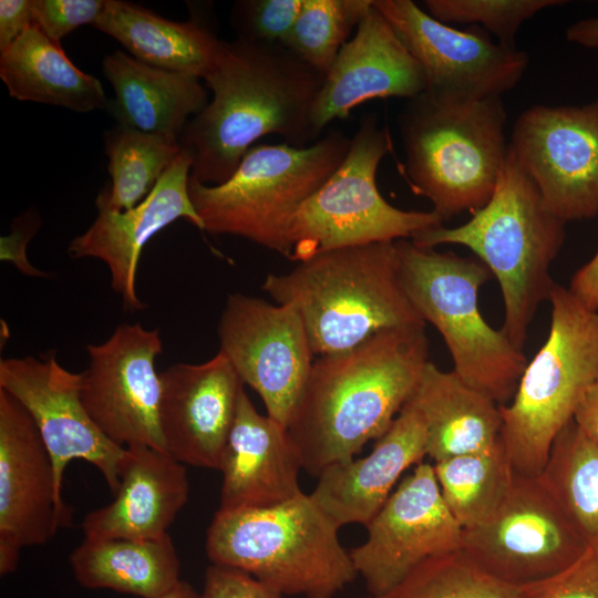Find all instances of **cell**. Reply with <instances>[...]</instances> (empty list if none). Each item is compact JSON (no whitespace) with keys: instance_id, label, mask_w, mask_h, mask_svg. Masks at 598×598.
Here are the masks:
<instances>
[{"instance_id":"cell-31","label":"cell","mask_w":598,"mask_h":598,"mask_svg":"<svg viewBox=\"0 0 598 598\" xmlns=\"http://www.w3.org/2000/svg\"><path fill=\"white\" fill-rule=\"evenodd\" d=\"M588 549L598 554V446L571 420L539 475Z\"/></svg>"},{"instance_id":"cell-26","label":"cell","mask_w":598,"mask_h":598,"mask_svg":"<svg viewBox=\"0 0 598 598\" xmlns=\"http://www.w3.org/2000/svg\"><path fill=\"white\" fill-rule=\"evenodd\" d=\"M411 399L423 417L427 456L434 463L488 451L501 442L499 405L453 370L429 361Z\"/></svg>"},{"instance_id":"cell-21","label":"cell","mask_w":598,"mask_h":598,"mask_svg":"<svg viewBox=\"0 0 598 598\" xmlns=\"http://www.w3.org/2000/svg\"><path fill=\"white\" fill-rule=\"evenodd\" d=\"M192 164V156L183 148L143 202L125 212L97 208L90 228L69 244L71 257L96 258L106 265L112 289L131 311L144 308L136 292V275L148 240L179 218L204 228L188 194Z\"/></svg>"},{"instance_id":"cell-40","label":"cell","mask_w":598,"mask_h":598,"mask_svg":"<svg viewBox=\"0 0 598 598\" xmlns=\"http://www.w3.org/2000/svg\"><path fill=\"white\" fill-rule=\"evenodd\" d=\"M31 28L32 0H0V53Z\"/></svg>"},{"instance_id":"cell-22","label":"cell","mask_w":598,"mask_h":598,"mask_svg":"<svg viewBox=\"0 0 598 598\" xmlns=\"http://www.w3.org/2000/svg\"><path fill=\"white\" fill-rule=\"evenodd\" d=\"M425 456L426 427L410 398L367 456L327 467L310 496L337 526H365L404 472Z\"/></svg>"},{"instance_id":"cell-13","label":"cell","mask_w":598,"mask_h":598,"mask_svg":"<svg viewBox=\"0 0 598 598\" xmlns=\"http://www.w3.org/2000/svg\"><path fill=\"white\" fill-rule=\"evenodd\" d=\"M507 148L556 217L567 224L598 216V100L525 110Z\"/></svg>"},{"instance_id":"cell-18","label":"cell","mask_w":598,"mask_h":598,"mask_svg":"<svg viewBox=\"0 0 598 598\" xmlns=\"http://www.w3.org/2000/svg\"><path fill=\"white\" fill-rule=\"evenodd\" d=\"M81 373L63 368L54 354L0 361V389L11 394L31 415L52 457L56 488L73 460L94 465L116 493L125 452L95 424L81 399Z\"/></svg>"},{"instance_id":"cell-24","label":"cell","mask_w":598,"mask_h":598,"mask_svg":"<svg viewBox=\"0 0 598 598\" xmlns=\"http://www.w3.org/2000/svg\"><path fill=\"white\" fill-rule=\"evenodd\" d=\"M114 499L85 515L84 538L157 539L188 498L189 484L182 463L168 453L125 447Z\"/></svg>"},{"instance_id":"cell-36","label":"cell","mask_w":598,"mask_h":598,"mask_svg":"<svg viewBox=\"0 0 598 598\" xmlns=\"http://www.w3.org/2000/svg\"><path fill=\"white\" fill-rule=\"evenodd\" d=\"M303 0H238L230 23L237 39L261 44L283 45Z\"/></svg>"},{"instance_id":"cell-1","label":"cell","mask_w":598,"mask_h":598,"mask_svg":"<svg viewBox=\"0 0 598 598\" xmlns=\"http://www.w3.org/2000/svg\"><path fill=\"white\" fill-rule=\"evenodd\" d=\"M326 75L281 44L224 42L205 76L213 99L179 136L190 177L225 183L259 138L276 134L296 147L315 140L311 113Z\"/></svg>"},{"instance_id":"cell-32","label":"cell","mask_w":598,"mask_h":598,"mask_svg":"<svg viewBox=\"0 0 598 598\" xmlns=\"http://www.w3.org/2000/svg\"><path fill=\"white\" fill-rule=\"evenodd\" d=\"M433 468L442 498L463 530L491 518L515 477L501 442L488 451L433 463Z\"/></svg>"},{"instance_id":"cell-27","label":"cell","mask_w":598,"mask_h":598,"mask_svg":"<svg viewBox=\"0 0 598 598\" xmlns=\"http://www.w3.org/2000/svg\"><path fill=\"white\" fill-rule=\"evenodd\" d=\"M93 27L145 64L199 79L213 70L225 42L197 21H172L123 0H106Z\"/></svg>"},{"instance_id":"cell-39","label":"cell","mask_w":598,"mask_h":598,"mask_svg":"<svg viewBox=\"0 0 598 598\" xmlns=\"http://www.w3.org/2000/svg\"><path fill=\"white\" fill-rule=\"evenodd\" d=\"M200 598H281L282 595L240 569L215 565L207 568Z\"/></svg>"},{"instance_id":"cell-12","label":"cell","mask_w":598,"mask_h":598,"mask_svg":"<svg viewBox=\"0 0 598 598\" xmlns=\"http://www.w3.org/2000/svg\"><path fill=\"white\" fill-rule=\"evenodd\" d=\"M421 65L426 94L457 102L502 96L523 78L528 54L494 42L478 25L453 28L411 0H373Z\"/></svg>"},{"instance_id":"cell-11","label":"cell","mask_w":598,"mask_h":598,"mask_svg":"<svg viewBox=\"0 0 598 598\" xmlns=\"http://www.w3.org/2000/svg\"><path fill=\"white\" fill-rule=\"evenodd\" d=\"M461 549L498 580L528 586L566 569L588 548L540 476L515 475L491 518L463 530Z\"/></svg>"},{"instance_id":"cell-38","label":"cell","mask_w":598,"mask_h":598,"mask_svg":"<svg viewBox=\"0 0 598 598\" xmlns=\"http://www.w3.org/2000/svg\"><path fill=\"white\" fill-rule=\"evenodd\" d=\"M524 598H598V554L587 549L566 569L526 586Z\"/></svg>"},{"instance_id":"cell-37","label":"cell","mask_w":598,"mask_h":598,"mask_svg":"<svg viewBox=\"0 0 598 598\" xmlns=\"http://www.w3.org/2000/svg\"><path fill=\"white\" fill-rule=\"evenodd\" d=\"M106 0H32L33 27L55 44L81 25L93 24Z\"/></svg>"},{"instance_id":"cell-3","label":"cell","mask_w":598,"mask_h":598,"mask_svg":"<svg viewBox=\"0 0 598 598\" xmlns=\"http://www.w3.org/2000/svg\"><path fill=\"white\" fill-rule=\"evenodd\" d=\"M565 239L566 223L544 205L536 185L508 148L491 199L470 220L456 227L440 225L411 238L425 248L461 245L477 256L501 287V330L522 351L539 306L549 300L556 283L550 266Z\"/></svg>"},{"instance_id":"cell-23","label":"cell","mask_w":598,"mask_h":598,"mask_svg":"<svg viewBox=\"0 0 598 598\" xmlns=\"http://www.w3.org/2000/svg\"><path fill=\"white\" fill-rule=\"evenodd\" d=\"M301 470L288 429L260 414L243 390L218 468L223 474L219 508L269 507L292 499L303 493Z\"/></svg>"},{"instance_id":"cell-5","label":"cell","mask_w":598,"mask_h":598,"mask_svg":"<svg viewBox=\"0 0 598 598\" xmlns=\"http://www.w3.org/2000/svg\"><path fill=\"white\" fill-rule=\"evenodd\" d=\"M506 121L502 96L457 102L422 92L406 100L398 116L402 173L442 221L491 199L507 154Z\"/></svg>"},{"instance_id":"cell-43","label":"cell","mask_w":598,"mask_h":598,"mask_svg":"<svg viewBox=\"0 0 598 598\" xmlns=\"http://www.w3.org/2000/svg\"><path fill=\"white\" fill-rule=\"evenodd\" d=\"M566 40L585 49H598V17L573 23L566 30Z\"/></svg>"},{"instance_id":"cell-2","label":"cell","mask_w":598,"mask_h":598,"mask_svg":"<svg viewBox=\"0 0 598 598\" xmlns=\"http://www.w3.org/2000/svg\"><path fill=\"white\" fill-rule=\"evenodd\" d=\"M429 361L425 326L386 329L352 349L318 357L287 426L303 470L319 476L382 436Z\"/></svg>"},{"instance_id":"cell-6","label":"cell","mask_w":598,"mask_h":598,"mask_svg":"<svg viewBox=\"0 0 598 598\" xmlns=\"http://www.w3.org/2000/svg\"><path fill=\"white\" fill-rule=\"evenodd\" d=\"M339 528L301 493L269 507L219 508L206 553L213 564L248 573L282 596L333 598L358 576Z\"/></svg>"},{"instance_id":"cell-4","label":"cell","mask_w":598,"mask_h":598,"mask_svg":"<svg viewBox=\"0 0 598 598\" xmlns=\"http://www.w3.org/2000/svg\"><path fill=\"white\" fill-rule=\"evenodd\" d=\"M261 288L297 310L317 357L386 329L426 324L401 283L395 241L318 254L287 274L267 275Z\"/></svg>"},{"instance_id":"cell-25","label":"cell","mask_w":598,"mask_h":598,"mask_svg":"<svg viewBox=\"0 0 598 598\" xmlns=\"http://www.w3.org/2000/svg\"><path fill=\"white\" fill-rule=\"evenodd\" d=\"M102 71L114 89L107 110L118 125L179 140L190 116L208 103L199 78L145 64L120 50L103 59Z\"/></svg>"},{"instance_id":"cell-33","label":"cell","mask_w":598,"mask_h":598,"mask_svg":"<svg viewBox=\"0 0 598 598\" xmlns=\"http://www.w3.org/2000/svg\"><path fill=\"white\" fill-rule=\"evenodd\" d=\"M526 586L498 580L462 549L426 559L395 586L362 598H524Z\"/></svg>"},{"instance_id":"cell-30","label":"cell","mask_w":598,"mask_h":598,"mask_svg":"<svg viewBox=\"0 0 598 598\" xmlns=\"http://www.w3.org/2000/svg\"><path fill=\"white\" fill-rule=\"evenodd\" d=\"M110 187L96 197V208L125 212L143 202L182 153L179 140L116 125L104 133Z\"/></svg>"},{"instance_id":"cell-28","label":"cell","mask_w":598,"mask_h":598,"mask_svg":"<svg viewBox=\"0 0 598 598\" xmlns=\"http://www.w3.org/2000/svg\"><path fill=\"white\" fill-rule=\"evenodd\" d=\"M76 581L141 598H162L182 579L171 536L157 539L84 538L72 551Z\"/></svg>"},{"instance_id":"cell-8","label":"cell","mask_w":598,"mask_h":598,"mask_svg":"<svg viewBox=\"0 0 598 598\" xmlns=\"http://www.w3.org/2000/svg\"><path fill=\"white\" fill-rule=\"evenodd\" d=\"M403 289L424 322L442 336L453 371L498 405L515 394L527 359L483 318L478 292L492 274L480 260L395 240Z\"/></svg>"},{"instance_id":"cell-35","label":"cell","mask_w":598,"mask_h":598,"mask_svg":"<svg viewBox=\"0 0 598 598\" xmlns=\"http://www.w3.org/2000/svg\"><path fill=\"white\" fill-rule=\"evenodd\" d=\"M567 3L565 0H425L427 13L443 23H470L515 45L522 24L539 11Z\"/></svg>"},{"instance_id":"cell-29","label":"cell","mask_w":598,"mask_h":598,"mask_svg":"<svg viewBox=\"0 0 598 598\" xmlns=\"http://www.w3.org/2000/svg\"><path fill=\"white\" fill-rule=\"evenodd\" d=\"M0 78L10 96L87 113L107 109L104 89L95 76L79 70L37 28L25 31L0 53Z\"/></svg>"},{"instance_id":"cell-14","label":"cell","mask_w":598,"mask_h":598,"mask_svg":"<svg viewBox=\"0 0 598 598\" xmlns=\"http://www.w3.org/2000/svg\"><path fill=\"white\" fill-rule=\"evenodd\" d=\"M217 333L219 352L243 383L257 392L267 415L287 427L315 361L297 310L233 293L226 300Z\"/></svg>"},{"instance_id":"cell-42","label":"cell","mask_w":598,"mask_h":598,"mask_svg":"<svg viewBox=\"0 0 598 598\" xmlns=\"http://www.w3.org/2000/svg\"><path fill=\"white\" fill-rule=\"evenodd\" d=\"M573 420L581 432L598 446V382L585 392L575 410Z\"/></svg>"},{"instance_id":"cell-15","label":"cell","mask_w":598,"mask_h":598,"mask_svg":"<svg viewBox=\"0 0 598 598\" xmlns=\"http://www.w3.org/2000/svg\"><path fill=\"white\" fill-rule=\"evenodd\" d=\"M158 330L122 323L100 344L86 347L90 362L81 373L82 402L99 426L122 447L166 451L159 424L162 353Z\"/></svg>"},{"instance_id":"cell-44","label":"cell","mask_w":598,"mask_h":598,"mask_svg":"<svg viewBox=\"0 0 598 598\" xmlns=\"http://www.w3.org/2000/svg\"><path fill=\"white\" fill-rule=\"evenodd\" d=\"M162 598H200L199 594L186 581L181 580L168 594Z\"/></svg>"},{"instance_id":"cell-16","label":"cell","mask_w":598,"mask_h":598,"mask_svg":"<svg viewBox=\"0 0 598 598\" xmlns=\"http://www.w3.org/2000/svg\"><path fill=\"white\" fill-rule=\"evenodd\" d=\"M365 527V540L349 551L368 595L385 592L426 559L462 546L463 529L426 462L404 476Z\"/></svg>"},{"instance_id":"cell-19","label":"cell","mask_w":598,"mask_h":598,"mask_svg":"<svg viewBox=\"0 0 598 598\" xmlns=\"http://www.w3.org/2000/svg\"><path fill=\"white\" fill-rule=\"evenodd\" d=\"M159 424L167 453L182 464L218 470L244 383L219 351L159 373Z\"/></svg>"},{"instance_id":"cell-7","label":"cell","mask_w":598,"mask_h":598,"mask_svg":"<svg viewBox=\"0 0 598 598\" xmlns=\"http://www.w3.org/2000/svg\"><path fill=\"white\" fill-rule=\"evenodd\" d=\"M548 337L527 363L512 400L499 405L501 444L515 475L539 476L559 432L598 382V310L555 283Z\"/></svg>"},{"instance_id":"cell-20","label":"cell","mask_w":598,"mask_h":598,"mask_svg":"<svg viewBox=\"0 0 598 598\" xmlns=\"http://www.w3.org/2000/svg\"><path fill=\"white\" fill-rule=\"evenodd\" d=\"M425 75L383 14L372 4L326 74L311 113L315 140L334 120L372 99H413Z\"/></svg>"},{"instance_id":"cell-10","label":"cell","mask_w":598,"mask_h":598,"mask_svg":"<svg viewBox=\"0 0 598 598\" xmlns=\"http://www.w3.org/2000/svg\"><path fill=\"white\" fill-rule=\"evenodd\" d=\"M391 151L389 128L364 115L339 167L291 218L287 258L300 262L328 250L411 239L443 225L433 210H403L380 194L378 167Z\"/></svg>"},{"instance_id":"cell-41","label":"cell","mask_w":598,"mask_h":598,"mask_svg":"<svg viewBox=\"0 0 598 598\" xmlns=\"http://www.w3.org/2000/svg\"><path fill=\"white\" fill-rule=\"evenodd\" d=\"M569 289L588 308L598 310V248L591 259L575 272Z\"/></svg>"},{"instance_id":"cell-9","label":"cell","mask_w":598,"mask_h":598,"mask_svg":"<svg viewBox=\"0 0 598 598\" xmlns=\"http://www.w3.org/2000/svg\"><path fill=\"white\" fill-rule=\"evenodd\" d=\"M350 143L343 132L331 130L306 147L254 145L223 184L189 176L188 194L203 230L243 237L287 257L291 218L339 167Z\"/></svg>"},{"instance_id":"cell-17","label":"cell","mask_w":598,"mask_h":598,"mask_svg":"<svg viewBox=\"0 0 598 598\" xmlns=\"http://www.w3.org/2000/svg\"><path fill=\"white\" fill-rule=\"evenodd\" d=\"M71 512L56 488L52 457L29 412L0 389V574L20 550L48 543Z\"/></svg>"},{"instance_id":"cell-34","label":"cell","mask_w":598,"mask_h":598,"mask_svg":"<svg viewBox=\"0 0 598 598\" xmlns=\"http://www.w3.org/2000/svg\"><path fill=\"white\" fill-rule=\"evenodd\" d=\"M371 4L372 0H303L283 47L326 75Z\"/></svg>"}]
</instances>
